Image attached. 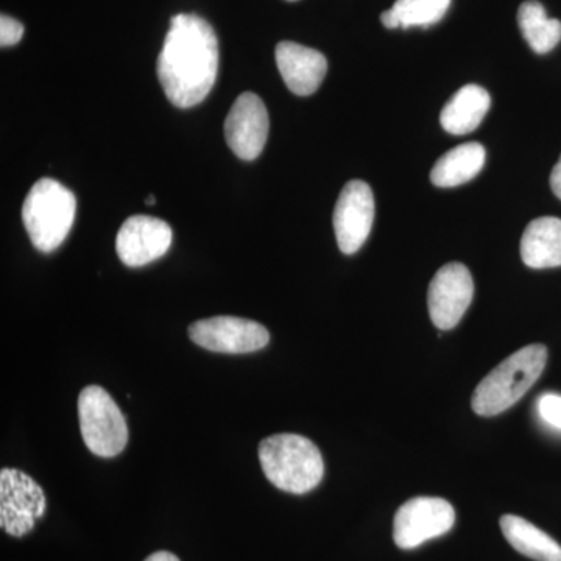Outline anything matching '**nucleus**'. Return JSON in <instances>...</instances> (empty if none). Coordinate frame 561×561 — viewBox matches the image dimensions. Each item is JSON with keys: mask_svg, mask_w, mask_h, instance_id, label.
Returning a JSON list of instances; mask_svg holds the SVG:
<instances>
[{"mask_svg": "<svg viewBox=\"0 0 561 561\" xmlns=\"http://www.w3.org/2000/svg\"><path fill=\"white\" fill-rule=\"evenodd\" d=\"M219 72V39L197 14H175L158 58V79L165 98L186 110L208 98Z\"/></svg>", "mask_w": 561, "mask_h": 561, "instance_id": "1", "label": "nucleus"}, {"mask_svg": "<svg viewBox=\"0 0 561 561\" xmlns=\"http://www.w3.org/2000/svg\"><path fill=\"white\" fill-rule=\"evenodd\" d=\"M257 453L265 478L276 489L305 494L323 479L324 463L320 449L301 435H272L260 443Z\"/></svg>", "mask_w": 561, "mask_h": 561, "instance_id": "2", "label": "nucleus"}, {"mask_svg": "<svg viewBox=\"0 0 561 561\" xmlns=\"http://www.w3.org/2000/svg\"><path fill=\"white\" fill-rule=\"evenodd\" d=\"M548 362L545 345H529L502 360L479 383L472 394V411L481 416H494L507 411L540 378Z\"/></svg>", "mask_w": 561, "mask_h": 561, "instance_id": "3", "label": "nucleus"}, {"mask_svg": "<svg viewBox=\"0 0 561 561\" xmlns=\"http://www.w3.org/2000/svg\"><path fill=\"white\" fill-rule=\"evenodd\" d=\"M77 198L51 179L33 184L22 206V221L36 250L51 253L66 241L76 220Z\"/></svg>", "mask_w": 561, "mask_h": 561, "instance_id": "4", "label": "nucleus"}, {"mask_svg": "<svg viewBox=\"0 0 561 561\" xmlns=\"http://www.w3.org/2000/svg\"><path fill=\"white\" fill-rule=\"evenodd\" d=\"M81 437L94 456H119L128 443V426L116 401L101 386H88L79 397Z\"/></svg>", "mask_w": 561, "mask_h": 561, "instance_id": "5", "label": "nucleus"}, {"mask_svg": "<svg viewBox=\"0 0 561 561\" xmlns=\"http://www.w3.org/2000/svg\"><path fill=\"white\" fill-rule=\"evenodd\" d=\"M46 507V494L31 476L13 468L0 471V526L7 534L24 537L35 529Z\"/></svg>", "mask_w": 561, "mask_h": 561, "instance_id": "6", "label": "nucleus"}, {"mask_svg": "<svg viewBox=\"0 0 561 561\" xmlns=\"http://www.w3.org/2000/svg\"><path fill=\"white\" fill-rule=\"evenodd\" d=\"M456 512L442 497H413L394 515L393 540L400 549H415L453 529Z\"/></svg>", "mask_w": 561, "mask_h": 561, "instance_id": "7", "label": "nucleus"}, {"mask_svg": "<svg viewBox=\"0 0 561 561\" xmlns=\"http://www.w3.org/2000/svg\"><path fill=\"white\" fill-rule=\"evenodd\" d=\"M190 337L202 348L224 354L254 353L271 342V334L257 321L230 316L195 321Z\"/></svg>", "mask_w": 561, "mask_h": 561, "instance_id": "8", "label": "nucleus"}, {"mask_svg": "<svg viewBox=\"0 0 561 561\" xmlns=\"http://www.w3.org/2000/svg\"><path fill=\"white\" fill-rule=\"evenodd\" d=\"M474 283L470 271L460 262L446 264L430 284L427 306L432 323L442 331L456 328L470 308Z\"/></svg>", "mask_w": 561, "mask_h": 561, "instance_id": "9", "label": "nucleus"}, {"mask_svg": "<svg viewBox=\"0 0 561 561\" xmlns=\"http://www.w3.org/2000/svg\"><path fill=\"white\" fill-rule=\"evenodd\" d=\"M375 220V197L365 181L353 180L343 186L334 209V231L342 253L354 254L370 236Z\"/></svg>", "mask_w": 561, "mask_h": 561, "instance_id": "10", "label": "nucleus"}, {"mask_svg": "<svg viewBox=\"0 0 561 561\" xmlns=\"http://www.w3.org/2000/svg\"><path fill=\"white\" fill-rule=\"evenodd\" d=\"M271 121L260 95L243 92L236 99L225 121V138L236 157L254 161L267 142Z\"/></svg>", "mask_w": 561, "mask_h": 561, "instance_id": "11", "label": "nucleus"}, {"mask_svg": "<svg viewBox=\"0 0 561 561\" xmlns=\"http://www.w3.org/2000/svg\"><path fill=\"white\" fill-rule=\"evenodd\" d=\"M172 245V228L164 220L133 216L124 221L116 238V251L127 267H142L160 260Z\"/></svg>", "mask_w": 561, "mask_h": 561, "instance_id": "12", "label": "nucleus"}, {"mask_svg": "<svg viewBox=\"0 0 561 561\" xmlns=\"http://www.w3.org/2000/svg\"><path fill=\"white\" fill-rule=\"evenodd\" d=\"M275 57L287 88L300 98L312 95L327 77V57L311 47L283 41L276 46Z\"/></svg>", "mask_w": 561, "mask_h": 561, "instance_id": "13", "label": "nucleus"}, {"mask_svg": "<svg viewBox=\"0 0 561 561\" xmlns=\"http://www.w3.org/2000/svg\"><path fill=\"white\" fill-rule=\"evenodd\" d=\"M522 257L530 268H553L561 265V220L540 217L527 225L522 239Z\"/></svg>", "mask_w": 561, "mask_h": 561, "instance_id": "14", "label": "nucleus"}, {"mask_svg": "<svg viewBox=\"0 0 561 561\" xmlns=\"http://www.w3.org/2000/svg\"><path fill=\"white\" fill-rule=\"evenodd\" d=\"M490 106L489 91L483 90L479 84H465L443 108L442 127L449 135H468L482 124Z\"/></svg>", "mask_w": 561, "mask_h": 561, "instance_id": "15", "label": "nucleus"}, {"mask_svg": "<svg viewBox=\"0 0 561 561\" xmlns=\"http://www.w3.org/2000/svg\"><path fill=\"white\" fill-rule=\"evenodd\" d=\"M485 165V149L479 142L461 144L443 154L431 171L437 187H457L479 175Z\"/></svg>", "mask_w": 561, "mask_h": 561, "instance_id": "16", "label": "nucleus"}, {"mask_svg": "<svg viewBox=\"0 0 561 561\" xmlns=\"http://www.w3.org/2000/svg\"><path fill=\"white\" fill-rule=\"evenodd\" d=\"M501 529L512 548L535 561H561V546L546 531L516 515H504Z\"/></svg>", "mask_w": 561, "mask_h": 561, "instance_id": "17", "label": "nucleus"}, {"mask_svg": "<svg viewBox=\"0 0 561 561\" xmlns=\"http://www.w3.org/2000/svg\"><path fill=\"white\" fill-rule=\"evenodd\" d=\"M518 25L530 49L538 55L549 54L561 41V22L552 20L537 0H527L518 10Z\"/></svg>", "mask_w": 561, "mask_h": 561, "instance_id": "18", "label": "nucleus"}, {"mask_svg": "<svg viewBox=\"0 0 561 561\" xmlns=\"http://www.w3.org/2000/svg\"><path fill=\"white\" fill-rule=\"evenodd\" d=\"M451 7V0H397L391 10L401 28L423 27L440 22Z\"/></svg>", "mask_w": 561, "mask_h": 561, "instance_id": "19", "label": "nucleus"}, {"mask_svg": "<svg viewBox=\"0 0 561 561\" xmlns=\"http://www.w3.org/2000/svg\"><path fill=\"white\" fill-rule=\"evenodd\" d=\"M538 413L549 426L561 431V397L556 393H546L538 400Z\"/></svg>", "mask_w": 561, "mask_h": 561, "instance_id": "20", "label": "nucleus"}, {"mask_svg": "<svg viewBox=\"0 0 561 561\" xmlns=\"http://www.w3.org/2000/svg\"><path fill=\"white\" fill-rule=\"evenodd\" d=\"M24 35V25L7 14L0 16V46H16Z\"/></svg>", "mask_w": 561, "mask_h": 561, "instance_id": "21", "label": "nucleus"}, {"mask_svg": "<svg viewBox=\"0 0 561 561\" xmlns=\"http://www.w3.org/2000/svg\"><path fill=\"white\" fill-rule=\"evenodd\" d=\"M551 187H552L553 194H556L557 198H560V201H561V157L551 173Z\"/></svg>", "mask_w": 561, "mask_h": 561, "instance_id": "22", "label": "nucleus"}, {"mask_svg": "<svg viewBox=\"0 0 561 561\" xmlns=\"http://www.w3.org/2000/svg\"><path fill=\"white\" fill-rule=\"evenodd\" d=\"M381 21L383 27L387 28H401L400 21H398L397 14H394L393 10L383 11L381 14Z\"/></svg>", "mask_w": 561, "mask_h": 561, "instance_id": "23", "label": "nucleus"}, {"mask_svg": "<svg viewBox=\"0 0 561 561\" xmlns=\"http://www.w3.org/2000/svg\"><path fill=\"white\" fill-rule=\"evenodd\" d=\"M144 561H180L179 557L175 553L168 551H158L151 553V556L147 557Z\"/></svg>", "mask_w": 561, "mask_h": 561, "instance_id": "24", "label": "nucleus"}, {"mask_svg": "<svg viewBox=\"0 0 561 561\" xmlns=\"http://www.w3.org/2000/svg\"><path fill=\"white\" fill-rule=\"evenodd\" d=\"M147 205H154L157 203V198H154V195H149V197L146 198Z\"/></svg>", "mask_w": 561, "mask_h": 561, "instance_id": "25", "label": "nucleus"}, {"mask_svg": "<svg viewBox=\"0 0 561 561\" xmlns=\"http://www.w3.org/2000/svg\"><path fill=\"white\" fill-rule=\"evenodd\" d=\"M287 2H297V0H287Z\"/></svg>", "mask_w": 561, "mask_h": 561, "instance_id": "26", "label": "nucleus"}]
</instances>
